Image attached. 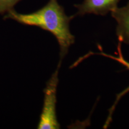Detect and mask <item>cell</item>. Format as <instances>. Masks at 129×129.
I'll use <instances>...</instances> for the list:
<instances>
[{
	"instance_id": "cell-1",
	"label": "cell",
	"mask_w": 129,
	"mask_h": 129,
	"mask_svg": "<svg viewBox=\"0 0 129 129\" xmlns=\"http://www.w3.org/2000/svg\"><path fill=\"white\" fill-rule=\"evenodd\" d=\"M75 16H68L57 0H49L47 4L36 12L28 14L10 10L3 19H12L25 25L35 26L50 32L55 37L60 47V60H63L69 48L75 43V37L69 29V23Z\"/></svg>"
},
{
	"instance_id": "cell-2",
	"label": "cell",
	"mask_w": 129,
	"mask_h": 129,
	"mask_svg": "<svg viewBox=\"0 0 129 129\" xmlns=\"http://www.w3.org/2000/svg\"><path fill=\"white\" fill-rule=\"evenodd\" d=\"M62 60H59L57 67L47 83L44 90V98L40 115L38 129H58L60 128L56 115L57 89L59 83V71Z\"/></svg>"
},
{
	"instance_id": "cell-3",
	"label": "cell",
	"mask_w": 129,
	"mask_h": 129,
	"mask_svg": "<svg viewBox=\"0 0 129 129\" xmlns=\"http://www.w3.org/2000/svg\"><path fill=\"white\" fill-rule=\"evenodd\" d=\"M120 1V0H84L81 4L74 5L77 9L74 16H83L88 14L105 16L117 8Z\"/></svg>"
},
{
	"instance_id": "cell-4",
	"label": "cell",
	"mask_w": 129,
	"mask_h": 129,
	"mask_svg": "<svg viewBox=\"0 0 129 129\" xmlns=\"http://www.w3.org/2000/svg\"><path fill=\"white\" fill-rule=\"evenodd\" d=\"M121 43H122L121 42L118 41V46H117V51L115 53L117 55V56L111 55V54H106V53L103 52L102 51H101V52H96V53L92 52V51H90L88 54H85V55L83 56V57H81L79 59H78V60H77L76 62L74 63V66H77L83 60H84L85 59H86V58L89 57V56H90L91 55L93 56V55H95V54H96V55H101V56H104V57L109 58V59H112V60L117 61V62L121 64L122 66H124V67H125V68L129 70V62L128 61L125 60L124 57L123 55H122V53L121 51ZM128 92H129V86L127 88H125V90H124L122 92L119 93V94L117 95L114 104L112 105V106H111V108L109 109V114H108V116L107 120H106L105 123L104 128H106V127H108V125L110 124V122H111V121H112V114L113 113H114V111H115V107L116 106H117L118 102L120 101V99H121L122 97L124 96L125 94H126Z\"/></svg>"
},
{
	"instance_id": "cell-5",
	"label": "cell",
	"mask_w": 129,
	"mask_h": 129,
	"mask_svg": "<svg viewBox=\"0 0 129 129\" xmlns=\"http://www.w3.org/2000/svg\"><path fill=\"white\" fill-rule=\"evenodd\" d=\"M111 13L117 23L116 35L118 41L129 45V1L125 6L118 7Z\"/></svg>"
},
{
	"instance_id": "cell-6",
	"label": "cell",
	"mask_w": 129,
	"mask_h": 129,
	"mask_svg": "<svg viewBox=\"0 0 129 129\" xmlns=\"http://www.w3.org/2000/svg\"><path fill=\"white\" fill-rule=\"evenodd\" d=\"M21 0H0V14L7 13L13 9L15 5Z\"/></svg>"
}]
</instances>
